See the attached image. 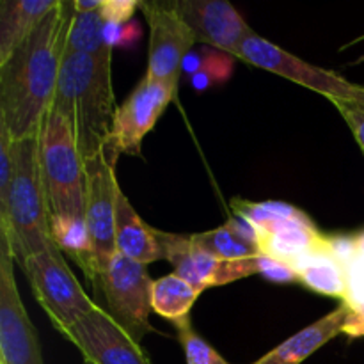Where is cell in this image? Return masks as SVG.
I'll list each match as a JSON object with an SVG mask.
<instances>
[{
  "instance_id": "cell-2",
  "label": "cell",
  "mask_w": 364,
  "mask_h": 364,
  "mask_svg": "<svg viewBox=\"0 0 364 364\" xmlns=\"http://www.w3.org/2000/svg\"><path fill=\"white\" fill-rule=\"evenodd\" d=\"M114 100L112 59L85 53L64 57L52 109L68 123L84 162L109 144L117 109Z\"/></svg>"
},
{
  "instance_id": "cell-13",
  "label": "cell",
  "mask_w": 364,
  "mask_h": 364,
  "mask_svg": "<svg viewBox=\"0 0 364 364\" xmlns=\"http://www.w3.org/2000/svg\"><path fill=\"white\" fill-rule=\"evenodd\" d=\"M174 98L176 92L173 89L144 75L137 87L116 109L107 153L114 160L119 159V155H141L142 139L155 128L156 121Z\"/></svg>"
},
{
  "instance_id": "cell-17",
  "label": "cell",
  "mask_w": 364,
  "mask_h": 364,
  "mask_svg": "<svg viewBox=\"0 0 364 364\" xmlns=\"http://www.w3.org/2000/svg\"><path fill=\"white\" fill-rule=\"evenodd\" d=\"M116 251L144 265L166 259L159 230L141 219L121 188L116 196Z\"/></svg>"
},
{
  "instance_id": "cell-5",
  "label": "cell",
  "mask_w": 364,
  "mask_h": 364,
  "mask_svg": "<svg viewBox=\"0 0 364 364\" xmlns=\"http://www.w3.org/2000/svg\"><path fill=\"white\" fill-rule=\"evenodd\" d=\"M235 217L247 223L259 252L283 265H295L311 252L326 249L331 238L322 235L301 210L283 203L233 201Z\"/></svg>"
},
{
  "instance_id": "cell-4",
  "label": "cell",
  "mask_w": 364,
  "mask_h": 364,
  "mask_svg": "<svg viewBox=\"0 0 364 364\" xmlns=\"http://www.w3.org/2000/svg\"><path fill=\"white\" fill-rule=\"evenodd\" d=\"M38 141L50 219L85 220V162L57 110H48Z\"/></svg>"
},
{
  "instance_id": "cell-12",
  "label": "cell",
  "mask_w": 364,
  "mask_h": 364,
  "mask_svg": "<svg viewBox=\"0 0 364 364\" xmlns=\"http://www.w3.org/2000/svg\"><path fill=\"white\" fill-rule=\"evenodd\" d=\"M159 238L166 252V259L173 265L174 274L183 277L201 291H205L206 288L224 287L255 274H263L265 256L228 262L198 247L192 242L191 235L159 231Z\"/></svg>"
},
{
  "instance_id": "cell-25",
  "label": "cell",
  "mask_w": 364,
  "mask_h": 364,
  "mask_svg": "<svg viewBox=\"0 0 364 364\" xmlns=\"http://www.w3.org/2000/svg\"><path fill=\"white\" fill-rule=\"evenodd\" d=\"M334 105L340 110L345 123L348 124V128H350L352 134H354L355 141L359 142V146H361L364 151V109L355 105V103L348 102H336Z\"/></svg>"
},
{
  "instance_id": "cell-24",
  "label": "cell",
  "mask_w": 364,
  "mask_h": 364,
  "mask_svg": "<svg viewBox=\"0 0 364 364\" xmlns=\"http://www.w3.org/2000/svg\"><path fill=\"white\" fill-rule=\"evenodd\" d=\"M14 137L7 124L0 119V208L6 205L14 173Z\"/></svg>"
},
{
  "instance_id": "cell-15",
  "label": "cell",
  "mask_w": 364,
  "mask_h": 364,
  "mask_svg": "<svg viewBox=\"0 0 364 364\" xmlns=\"http://www.w3.org/2000/svg\"><path fill=\"white\" fill-rule=\"evenodd\" d=\"M174 6L198 41L226 55L237 57L244 39L255 32L226 0H174Z\"/></svg>"
},
{
  "instance_id": "cell-16",
  "label": "cell",
  "mask_w": 364,
  "mask_h": 364,
  "mask_svg": "<svg viewBox=\"0 0 364 364\" xmlns=\"http://www.w3.org/2000/svg\"><path fill=\"white\" fill-rule=\"evenodd\" d=\"M350 311L352 306L348 302H341L336 309L313 322L311 326L299 331L297 334L288 338L279 347L270 350L269 354L252 364H301L309 355L315 354L318 348L334 340L338 334L343 333Z\"/></svg>"
},
{
  "instance_id": "cell-1",
  "label": "cell",
  "mask_w": 364,
  "mask_h": 364,
  "mask_svg": "<svg viewBox=\"0 0 364 364\" xmlns=\"http://www.w3.org/2000/svg\"><path fill=\"white\" fill-rule=\"evenodd\" d=\"M75 14V0H59L23 45L0 64V119L14 141L36 137L52 109Z\"/></svg>"
},
{
  "instance_id": "cell-27",
  "label": "cell",
  "mask_w": 364,
  "mask_h": 364,
  "mask_svg": "<svg viewBox=\"0 0 364 364\" xmlns=\"http://www.w3.org/2000/svg\"><path fill=\"white\" fill-rule=\"evenodd\" d=\"M192 82H194L196 89H205V87H208V84L212 82V78H210V75L206 73L205 70H201V71H196Z\"/></svg>"
},
{
  "instance_id": "cell-19",
  "label": "cell",
  "mask_w": 364,
  "mask_h": 364,
  "mask_svg": "<svg viewBox=\"0 0 364 364\" xmlns=\"http://www.w3.org/2000/svg\"><path fill=\"white\" fill-rule=\"evenodd\" d=\"M59 0H4L0 4V64L36 31Z\"/></svg>"
},
{
  "instance_id": "cell-8",
  "label": "cell",
  "mask_w": 364,
  "mask_h": 364,
  "mask_svg": "<svg viewBox=\"0 0 364 364\" xmlns=\"http://www.w3.org/2000/svg\"><path fill=\"white\" fill-rule=\"evenodd\" d=\"M237 59L320 92L333 103H361L364 100V85L354 84L331 70L313 66V64L302 60L301 57L277 46L276 43H270L269 39L262 38L256 32L244 39L237 52Z\"/></svg>"
},
{
  "instance_id": "cell-20",
  "label": "cell",
  "mask_w": 364,
  "mask_h": 364,
  "mask_svg": "<svg viewBox=\"0 0 364 364\" xmlns=\"http://www.w3.org/2000/svg\"><path fill=\"white\" fill-rule=\"evenodd\" d=\"M191 237L198 247L205 249L215 258L228 259V262L252 259L262 256L258 244L252 238L251 228L238 217L228 220L226 224L215 228V230L194 233Z\"/></svg>"
},
{
  "instance_id": "cell-9",
  "label": "cell",
  "mask_w": 364,
  "mask_h": 364,
  "mask_svg": "<svg viewBox=\"0 0 364 364\" xmlns=\"http://www.w3.org/2000/svg\"><path fill=\"white\" fill-rule=\"evenodd\" d=\"M116 162L107 149L85 162V228L92 247L95 277L116 255V196L119 188Z\"/></svg>"
},
{
  "instance_id": "cell-11",
  "label": "cell",
  "mask_w": 364,
  "mask_h": 364,
  "mask_svg": "<svg viewBox=\"0 0 364 364\" xmlns=\"http://www.w3.org/2000/svg\"><path fill=\"white\" fill-rule=\"evenodd\" d=\"M14 256L0 233V364H45L38 333L14 279Z\"/></svg>"
},
{
  "instance_id": "cell-10",
  "label": "cell",
  "mask_w": 364,
  "mask_h": 364,
  "mask_svg": "<svg viewBox=\"0 0 364 364\" xmlns=\"http://www.w3.org/2000/svg\"><path fill=\"white\" fill-rule=\"evenodd\" d=\"M149 25L148 71L146 77L178 91L185 57L198 39L178 13L174 0L139 2Z\"/></svg>"
},
{
  "instance_id": "cell-23",
  "label": "cell",
  "mask_w": 364,
  "mask_h": 364,
  "mask_svg": "<svg viewBox=\"0 0 364 364\" xmlns=\"http://www.w3.org/2000/svg\"><path fill=\"white\" fill-rule=\"evenodd\" d=\"M178 341L183 348L185 361L187 364H230L212 345L206 343L194 329L192 323L187 322L176 327Z\"/></svg>"
},
{
  "instance_id": "cell-28",
  "label": "cell",
  "mask_w": 364,
  "mask_h": 364,
  "mask_svg": "<svg viewBox=\"0 0 364 364\" xmlns=\"http://www.w3.org/2000/svg\"><path fill=\"white\" fill-rule=\"evenodd\" d=\"M355 105H359V107H363V109H364V100H363V102H361V103H355Z\"/></svg>"
},
{
  "instance_id": "cell-6",
  "label": "cell",
  "mask_w": 364,
  "mask_h": 364,
  "mask_svg": "<svg viewBox=\"0 0 364 364\" xmlns=\"http://www.w3.org/2000/svg\"><path fill=\"white\" fill-rule=\"evenodd\" d=\"M91 287L95 294L102 297L100 308L105 309L137 343L155 331L149 322V315L153 313V279L148 265L134 262L116 251Z\"/></svg>"
},
{
  "instance_id": "cell-18",
  "label": "cell",
  "mask_w": 364,
  "mask_h": 364,
  "mask_svg": "<svg viewBox=\"0 0 364 364\" xmlns=\"http://www.w3.org/2000/svg\"><path fill=\"white\" fill-rule=\"evenodd\" d=\"M299 283L316 294L329 295L347 302L350 299V277L348 265L334 252L329 242L326 249L311 252L291 265Z\"/></svg>"
},
{
  "instance_id": "cell-14",
  "label": "cell",
  "mask_w": 364,
  "mask_h": 364,
  "mask_svg": "<svg viewBox=\"0 0 364 364\" xmlns=\"http://www.w3.org/2000/svg\"><path fill=\"white\" fill-rule=\"evenodd\" d=\"M64 338L95 364H151L141 343L134 340L103 308L82 316Z\"/></svg>"
},
{
  "instance_id": "cell-26",
  "label": "cell",
  "mask_w": 364,
  "mask_h": 364,
  "mask_svg": "<svg viewBox=\"0 0 364 364\" xmlns=\"http://www.w3.org/2000/svg\"><path fill=\"white\" fill-rule=\"evenodd\" d=\"M137 7L139 2H135V0H105L103 13H105L109 23L121 25L134 14Z\"/></svg>"
},
{
  "instance_id": "cell-3",
  "label": "cell",
  "mask_w": 364,
  "mask_h": 364,
  "mask_svg": "<svg viewBox=\"0 0 364 364\" xmlns=\"http://www.w3.org/2000/svg\"><path fill=\"white\" fill-rule=\"evenodd\" d=\"M0 233L9 242L20 267L31 256L57 247L50 231L38 135L14 144V173L7 201L0 208Z\"/></svg>"
},
{
  "instance_id": "cell-29",
  "label": "cell",
  "mask_w": 364,
  "mask_h": 364,
  "mask_svg": "<svg viewBox=\"0 0 364 364\" xmlns=\"http://www.w3.org/2000/svg\"><path fill=\"white\" fill-rule=\"evenodd\" d=\"M84 364H95V363H91V361H85V359H84Z\"/></svg>"
},
{
  "instance_id": "cell-7",
  "label": "cell",
  "mask_w": 364,
  "mask_h": 364,
  "mask_svg": "<svg viewBox=\"0 0 364 364\" xmlns=\"http://www.w3.org/2000/svg\"><path fill=\"white\" fill-rule=\"evenodd\" d=\"M21 270L31 283L38 304L60 334L82 316L100 308L80 287L59 247L31 256Z\"/></svg>"
},
{
  "instance_id": "cell-21",
  "label": "cell",
  "mask_w": 364,
  "mask_h": 364,
  "mask_svg": "<svg viewBox=\"0 0 364 364\" xmlns=\"http://www.w3.org/2000/svg\"><path fill=\"white\" fill-rule=\"evenodd\" d=\"M203 291L180 277L178 274H167L153 281L151 306L153 313L169 320L174 327L191 322V309Z\"/></svg>"
},
{
  "instance_id": "cell-22",
  "label": "cell",
  "mask_w": 364,
  "mask_h": 364,
  "mask_svg": "<svg viewBox=\"0 0 364 364\" xmlns=\"http://www.w3.org/2000/svg\"><path fill=\"white\" fill-rule=\"evenodd\" d=\"M107 32H109V20L103 13V4L95 11L77 13L68 34L66 55L85 53L98 59H112V43Z\"/></svg>"
}]
</instances>
